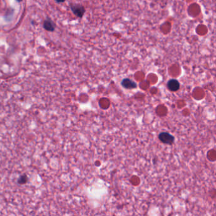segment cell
I'll return each mask as SVG.
<instances>
[{"label": "cell", "mask_w": 216, "mask_h": 216, "mask_svg": "<svg viewBox=\"0 0 216 216\" xmlns=\"http://www.w3.org/2000/svg\"><path fill=\"white\" fill-rule=\"evenodd\" d=\"M159 140L164 144L172 145L175 141V137L167 132H162L159 134Z\"/></svg>", "instance_id": "obj_1"}, {"label": "cell", "mask_w": 216, "mask_h": 216, "mask_svg": "<svg viewBox=\"0 0 216 216\" xmlns=\"http://www.w3.org/2000/svg\"><path fill=\"white\" fill-rule=\"evenodd\" d=\"M70 8L73 13L77 17L82 18L85 13V8L82 5L77 3H70Z\"/></svg>", "instance_id": "obj_2"}, {"label": "cell", "mask_w": 216, "mask_h": 216, "mask_svg": "<svg viewBox=\"0 0 216 216\" xmlns=\"http://www.w3.org/2000/svg\"><path fill=\"white\" fill-rule=\"evenodd\" d=\"M121 86L127 89H132L137 88V84L129 78H125L121 81Z\"/></svg>", "instance_id": "obj_3"}, {"label": "cell", "mask_w": 216, "mask_h": 216, "mask_svg": "<svg viewBox=\"0 0 216 216\" xmlns=\"http://www.w3.org/2000/svg\"><path fill=\"white\" fill-rule=\"evenodd\" d=\"M167 86L171 91L175 92L178 91L180 88L179 82L175 79H172L168 81L167 83Z\"/></svg>", "instance_id": "obj_4"}, {"label": "cell", "mask_w": 216, "mask_h": 216, "mask_svg": "<svg viewBox=\"0 0 216 216\" xmlns=\"http://www.w3.org/2000/svg\"><path fill=\"white\" fill-rule=\"evenodd\" d=\"M43 27L47 31L53 32L54 31H55L56 26H55V23L53 22L52 20L50 19H48L44 21Z\"/></svg>", "instance_id": "obj_5"}, {"label": "cell", "mask_w": 216, "mask_h": 216, "mask_svg": "<svg viewBox=\"0 0 216 216\" xmlns=\"http://www.w3.org/2000/svg\"><path fill=\"white\" fill-rule=\"evenodd\" d=\"M27 180H28L27 176L24 174L21 176L19 177V180H18V183H19L20 184H24L27 182Z\"/></svg>", "instance_id": "obj_6"}]
</instances>
